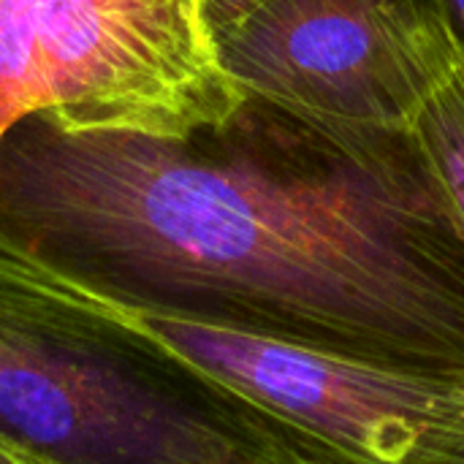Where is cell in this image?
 <instances>
[{
    "instance_id": "cell-4",
    "label": "cell",
    "mask_w": 464,
    "mask_h": 464,
    "mask_svg": "<svg viewBox=\"0 0 464 464\" xmlns=\"http://www.w3.org/2000/svg\"><path fill=\"white\" fill-rule=\"evenodd\" d=\"M73 283L106 324L258 405L326 464H464V375L307 351Z\"/></svg>"
},
{
    "instance_id": "cell-3",
    "label": "cell",
    "mask_w": 464,
    "mask_h": 464,
    "mask_svg": "<svg viewBox=\"0 0 464 464\" xmlns=\"http://www.w3.org/2000/svg\"><path fill=\"white\" fill-rule=\"evenodd\" d=\"M247 103L207 0H0V139L38 114L188 141Z\"/></svg>"
},
{
    "instance_id": "cell-6",
    "label": "cell",
    "mask_w": 464,
    "mask_h": 464,
    "mask_svg": "<svg viewBox=\"0 0 464 464\" xmlns=\"http://www.w3.org/2000/svg\"><path fill=\"white\" fill-rule=\"evenodd\" d=\"M408 150L435 185L449 215L464 237V38L459 35L454 60L416 114Z\"/></svg>"
},
{
    "instance_id": "cell-8",
    "label": "cell",
    "mask_w": 464,
    "mask_h": 464,
    "mask_svg": "<svg viewBox=\"0 0 464 464\" xmlns=\"http://www.w3.org/2000/svg\"><path fill=\"white\" fill-rule=\"evenodd\" d=\"M0 464H44V462H38L35 457L24 454L22 449H16V446L5 443V440L0 438Z\"/></svg>"
},
{
    "instance_id": "cell-7",
    "label": "cell",
    "mask_w": 464,
    "mask_h": 464,
    "mask_svg": "<svg viewBox=\"0 0 464 464\" xmlns=\"http://www.w3.org/2000/svg\"><path fill=\"white\" fill-rule=\"evenodd\" d=\"M256 0H207L209 5V19L215 24V33L226 30L228 24H234Z\"/></svg>"
},
{
    "instance_id": "cell-1",
    "label": "cell",
    "mask_w": 464,
    "mask_h": 464,
    "mask_svg": "<svg viewBox=\"0 0 464 464\" xmlns=\"http://www.w3.org/2000/svg\"><path fill=\"white\" fill-rule=\"evenodd\" d=\"M0 239L130 304L464 375V237L408 144L294 163L33 114L0 139Z\"/></svg>"
},
{
    "instance_id": "cell-9",
    "label": "cell",
    "mask_w": 464,
    "mask_h": 464,
    "mask_svg": "<svg viewBox=\"0 0 464 464\" xmlns=\"http://www.w3.org/2000/svg\"><path fill=\"white\" fill-rule=\"evenodd\" d=\"M443 3H446V11L454 22L457 33L464 38V0H443Z\"/></svg>"
},
{
    "instance_id": "cell-5",
    "label": "cell",
    "mask_w": 464,
    "mask_h": 464,
    "mask_svg": "<svg viewBox=\"0 0 464 464\" xmlns=\"http://www.w3.org/2000/svg\"><path fill=\"white\" fill-rule=\"evenodd\" d=\"M457 41L443 0H256L218 33L250 101L348 152L405 144Z\"/></svg>"
},
{
    "instance_id": "cell-2",
    "label": "cell",
    "mask_w": 464,
    "mask_h": 464,
    "mask_svg": "<svg viewBox=\"0 0 464 464\" xmlns=\"http://www.w3.org/2000/svg\"><path fill=\"white\" fill-rule=\"evenodd\" d=\"M0 438L44 464H326L231 389L139 345L0 239Z\"/></svg>"
}]
</instances>
